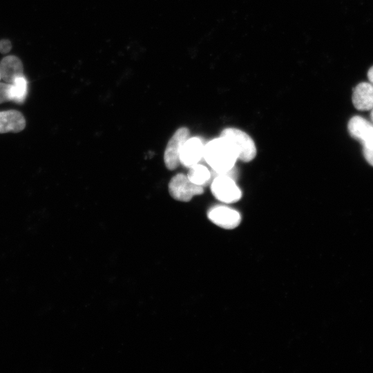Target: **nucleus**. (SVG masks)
I'll return each instance as SVG.
<instances>
[{
  "label": "nucleus",
  "mask_w": 373,
  "mask_h": 373,
  "mask_svg": "<svg viewBox=\"0 0 373 373\" xmlns=\"http://www.w3.org/2000/svg\"><path fill=\"white\" fill-rule=\"evenodd\" d=\"M348 131L363 148H373V124L369 121L361 116H354L349 121Z\"/></svg>",
  "instance_id": "obj_7"
},
{
  "label": "nucleus",
  "mask_w": 373,
  "mask_h": 373,
  "mask_svg": "<svg viewBox=\"0 0 373 373\" xmlns=\"http://www.w3.org/2000/svg\"><path fill=\"white\" fill-rule=\"evenodd\" d=\"M370 117L372 121L373 122V108L372 109L371 113H370Z\"/></svg>",
  "instance_id": "obj_18"
},
{
  "label": "nucleus",
  "mask_w": 373,
  "mask_h": 373,
  "mask_svg": "<svg viewBox=\"0 0 373 373\" xmlns=\"http://www.w3.org/2000/svg\"><path fill=\"white\" fill-rule=\"evenodd\" d=\"M236 175L234 168L224 173H214L211 189L216 199L224 203H232L241 198V190L235 182Z\"/></svg>",
  "instance_id": "obj_2"
},
{
  "label": "nucleus",
  "mask_w": 373,
  "mask_h": 373,
  "mask_svg": "<svg viewBox=\"0 0 373 373\" xmlns=\"http://www.w3.org/2000/svg\"><path fill=\"white\" fill-rule=\"evenodd\" d=\"M169 192L176 200L189 202L194 195L202 194L204 190L203 186L193 183L187 175L178 173L170 180Z\"/></svg>",
  "instance_id": "obj_4"
},
{
  "label": "nucleus",
  "mask_w": 373,
  "mask_h": 373,
  "mask_svg": "<svg viewBox=\"0 0 373 373\" xmlns=\"http://www.w3.org/2000/svg\"><path fill=\"white\" fill-rule=\"evenodd\" d=\"M363 155L366 161L372 166H373V148L372 149H363Z\"/></svg>",
  "instance_id": "obj_16"
},
{
  "label": "nucleus",
  "mask_w": 373,
  "mask_h": 373,
  "mask_svg": "<svg viewBox=\"0 0 373 373\" xmlns=\"http://www.w3.org/2000/svg\"><path fill=\"white\" fill-rule=\"evenodd\" d=\"M352 103L357 110H372L373 108V85L367 82L358 84L353 89Z\"/></svg>",
  "instance_id": "obj_10"
},
{
  "label": "nucleus",
  "mask_w": 373,
  "mask_h": 373,
  "mask_svg": "<svg viewBox=\"0 0 373 373\" xmlns=\"http://www.w3.org/2000/svg\"><path fill=\"white\" fill-rule=\"evenodd\" d=\"M207 216L215 224L227 229L237 227L241 222L238 211L222 205H216L209 209Z\"/></svg>",
  "instance_id": "obj_6"
},
{
  "label": "nucleus",
  "mask_w": 373,
  "mask_h": 373,
  "mask_svg": "<svg viewBox=\"0 0 373 373\" xmlns=\"http://www.w3.org/2000/svg\"><path fill=\"white\" fill-rule=\"evenodd\" d=\"M186 175L193 183L202 186L209 184L211 179L210 171L199 163L189 167Z\"/></svg>",
  "instance_id": "obj_13"
},
{
  "label": "nucleus",
  "mask_w": 373,
  "mask_h": 373,
  "mask_svg": "<svg viewBox=\"0 0 373 373\" xmlns=\"http://www.w3.org/2000/svg\"><path fill=\"white\" fill-rule=\"evenodd\" d=\"M28 95V81L24 75L17 77L10 83V100L17 104L24 102Z\"/></svg>",
  "instance_id": "obj_12"
},
{
  "label": "nucleus",
  "mask_w": 373,
  "mask_h": 373,
  "mask_svg": "<svg viewBox=\"0 0 373 373\" xmlns=\"http://www.w3.org/2000/svg\"><path fill=\"white\" fill-rule=\"evenodd\" d=\"M0 80H1V77H0Z\"/></svg>",
  "instance_id": "obj_19"
},
{
  "label": "nucleus",
  "mask_w": 373,
  "mask_h": 373,
  "mask_svg": "<svg viewBox=\"0 0 373 373\" xmlns=\"http://www.w3.org/2000/svg\"><path fill=\"white\" fill-rule=\"evenodd\" d=\"M203 158L215 173H224L234 168L238 155L232 145L220 136L204 145Z\"/></svg>",
  "instance_id": "obj_1"
},
{
  "label": "nucleus",
  "mask_w": 373,
  "mask_h": 373,
  "mask_svg": "<svg viewBox=\"0 0 373 373\" xmlns=\"http://www.w3.org/2000/svg\"><path fill=\"white\" fill-rule=\"evenodd\" d=\"M367 77H368V79L370 82V84H372L373 85V66H372L368 72H367Z\"/></svg>",
  "instance_id": "obj_17"
},
{
  "label": "nucleus",
  "mask_w": 373,
  "mask_h": 373,
  "mask_svg": "<svg viewBox=\"0 0 373 373\" xmlns=\"http://www.w3.org/2000/svg\"><path fill=\"white\" fill-rule=\"evenodd\" d=\"M189 137V129L182 127L178 128L169 140L164 154V164L169 170L175 169L180 164V152Z\"/></svg>",
  "instance_id": "obj_5"
},
{
  "label": "nucleus",
  "mask_w": 373,
  "mask_h": 373,
  "mask_svg": "<svg viewBox=\"0 0 373 373\" xmlns=\"http://www.w3.org/2000/svg\"><path fill=\"white\" fill-rule=\"evenodd\" d=\"M204 145L199 137H191L182 146L180 161L186 167L198 164L204 157Z\"/></svg>",
  "instance_id": "obj_8"
},
{
  "label": "nucleus",
  "mask_w": 373,
  "mask_h": 373,
  "mask_svg": "<svg viewBox=\"0 0 373 373\" xmlns=\"http://www.w3.org/2000/svg\"><path fill=\"white\" fill-rule=\"evenodd\" d=\"M23 75V64L15 55H8L0 62V77L3 82L10 84L17 77Z\"/></svg>",
  "instance_id": "obj_11"
},
{
  "label": "nucleus",
  "mask_w": 373,
  "mask_h": 373,
  "mask_svg": "<svg viewBox=\"0 0 373 373\" xmlns=\"http://www.w3.org/2000/svg\"><path fill=\"white\" fill-rule=\"evenodd\" d=\"M23 115L17 110L0 111V133H19L26 127Z\"/></svg>",
  "instance_id": "obj_9"
},
{
  "label": "nucleus",
  "mask_w": 373,
  "mask_h": 373,
  "mask_svg": "<svg viewBox=\"0 0 373 373\" xmlns=\"http://www.w3.org/2000/svg\"><path fill=\"white\" fill-rule=\"evenodd\" d=\"M10 84L0 82V104L10 101Z\"/></svg>",
  "instance_id": "obj_14"
},
{
  "label": "nucleus",
  "mask_w": 373,
  "mask_h": 373,
  "mask_svg": "<svg viewBox=\"0 0 373 373\" xmlns=\"http://www.w3.org/2000/svg\"><path fill=\"white\" fill-rule=\"evenodd\" d=\"M220 136L232 145L238 160L248 162L255 158L256 145L251 137L245 132L236 128H227L222 131Z\"/></svg>",
  "instance_id": "obj_3"
},
{
  "label": "nucleus",
  "mask_w": 373,
  "mask_h": 373,
  "mask_svg": "<svg viewBox=\"0 0 373 373\" xmlns=\"http://www.w3.org/2000/svg\"><path fill=\"white\" fill-rule=\"evenodd\" d=\"M11 49L12 44L10 40L6 39L0 40V52L6 54L9 52Z\"/></svg>",
  "instance_id": "obj_15"
}]
</instances>
